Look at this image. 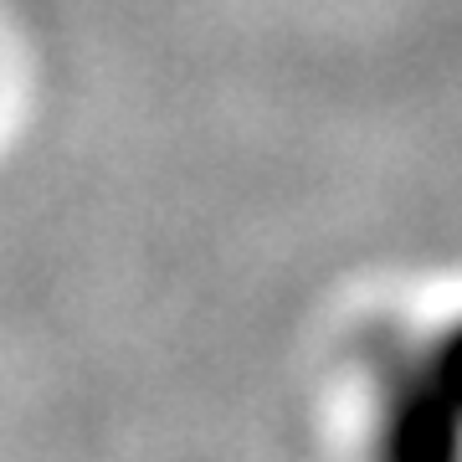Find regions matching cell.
Wrapping results in <instances>:
<instances>
[{
  "label": "cell",
  "instance_id": "6da1fadb",
  "mask_svg": "<svg viewBox=\"0 0 462 462\" xmlns=\"http://www.w3.org/2000/svg\"><path fill=\"white\" fill-rule=\"evenodd\" d=\"M375 462H457V396L447 339L411 345L385 370L375 411Z\"/></svg>",
  "mask_w": 462,
  "mask_h": 462
}]
</instances>
